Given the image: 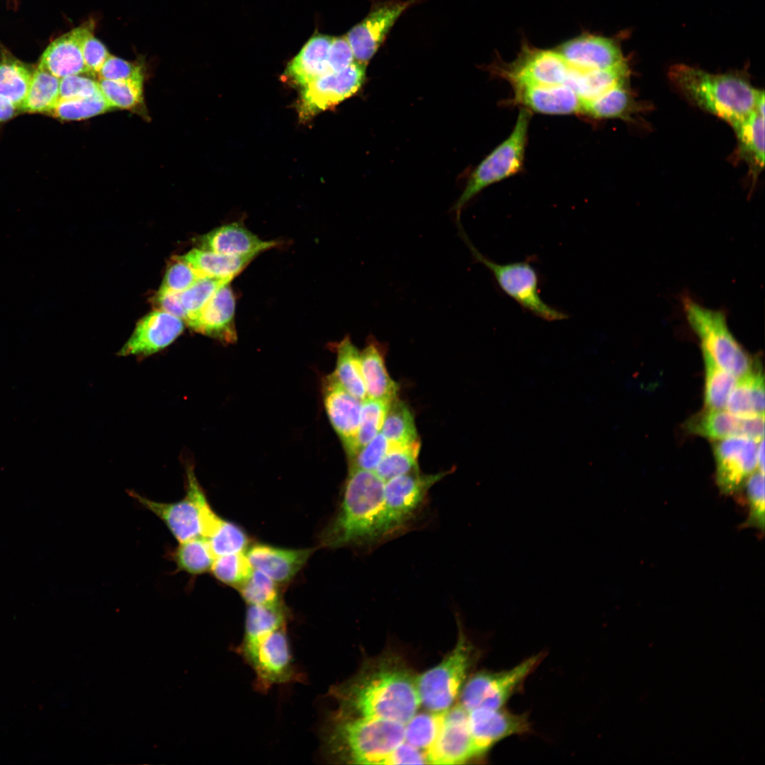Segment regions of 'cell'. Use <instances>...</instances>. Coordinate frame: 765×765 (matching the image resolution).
Segmentation results:
<instances>
[{
	"label": "cell",
	"mask_w": 765,
	"mask_h": 765,
	"mask_svg": "<svg viewBox=\"0 0 765 765\" xmlns=\"http://www.w3.org/2000/svg\"><path fill=\"white\" fill-rule=\"evenodd\" d=\"M747 494L749 503V526L764 528V473L756 470L747 479Z\"/></svg>",
	"instance_id": "51"
},
{
	"label": "cell",
	"mask_w": 765,
	"mask_h": 765,
	"mask_svg": "<svg viewBox=\"0 0 765 765\" xmlns=\"http://www.w3.org/2000/svg\"><path fill=\"white\" fill-rule=\"evenodd\" d=\"M683 310L701 349L722 368L740 378L753 369V361L730 332L726 315L720 310L707 308L692 298L682 299Z\"/></svg>",
	"instance_id": "6"
},
{
	"label": "cell",
	"mask_w": 765,
	"mask_h": 765,
	"mask_svg": "<svg viewBox=\"0 0 765 765\" xmlns=\"http://www.w3.org/2000/svg\"><path fill=\"white\" fill-rule=\"evenodd\" d=\"M445 711L415 714L404 724V742L425 751L431 747L442 727Z\"/></svg>",
	"instance_id": "42"
},
{
	"label": "cell",
	"mask_w": 765,
	"mask_h": 765,
	"mask_svg": "<svg viewBox=\"0 0 765 765\" xmlns=\"http://www.w3.org/2000/svg\"><path fill=\"white\" fill-rule=\"evenodd\" d=\"M556 50L570 66L582 70L607 69L625 62L613 40L593 34H582Z\"/></svg>",
	"instance_id": "23"
},
{
	"label": "cell",
	"mask_w": 765,
	"mask_h": 765,
	"mask_svg": "<svg viewBox=\"0 0 765 765\" xmlns=\"http://www.w3.org/2000/svg\"><path fill=\"white\" fill-rule=\"evenodd\" d=\"M336 364L332 373L339 384L352 395L363 401L367 398L363 380L361 351L348 336L336 344Z\"/></svg>",
	"instance_id": "36"
},
{
	"label": "cell",
	"mask_w": 765,
	"mask_h": 765,
	"mask_svg": "<svg viewBox=\"0 0 765 765\" xmlns=\"http://www.w3.org/2000/svg\"><path fill=\"white\" fill-rule=\"evenodd\" d=\"M385 346L370 336L361 351V368L367 397L392 402L397 384L390 377L385 363Z\"/></svg>",
	"instance_id": "29"
},
{
	"label": "cell",
	"mask_w": 765,
	"mask_h": 765,
	"mask_svg": "<svg viewBox=\"0 0 765 765\" xmlns=\"http://www.w3.org/2000/svg\"><path fill=\"white\" fill-rule=\"evenodd\" d=\"M449 473L445 471L425 475L417 469L385 482V538L406 526L423 504L431 487Z\"/></svg>",
	"instance_id": "11"
},
{
	"label": "cell",
	"mask_w": 765,
	"mask_h": 765,
	"mask_svg": "<svg viewBox=\"0 0 765 765\" xmlns=\"http://www.w3.org/2000/svg\"><path fill=\"white\" fill-rule=\"evenodd\" d=\"M183 321L162 310L151 312L136 327L118 355L147 356L171 344L183 332Z\"/></svg>",
	"instance_id": "20"
},
{
	"label": "cell",
	"mask_w": 765,
	"mask_h": 765,
	"mask_svg": "<svg viewBox=\"0 0 765 765\" xmlns=\"http://www.w3.org/2000/svg\"><path fill=\"white\" fill-rule=\"evenodd\" d=\"M513 102L528 110L549 115L580 113L582 101L565 84L555 86L514 85Z\"/></svg>",
	"instance_id": "24"
},
{
	"label": "cell",
	"mask_w": 765,
	"mask_h": 765,
	"mask_svg": "<svg viewBox=\"0 0 765 765\" xmlns=\"http://www.w3.org/2000/svg\"><path fill=\"white\" fill-rule=\"evenodd\" d=\"M274 241H264L238 222L217 227L201 239L203 249L229 256L257 255L276 246Z\"/></svg>",
	"instance_id": "27"
},
{
	"label": "cell",
	"mask_w": 765,
	"mask_h": 765,
	"mask_svg": "<svg viewBox=\"0 0 765 765\" xmlns=\"http://www.w3.org/2000/svg\"><path fill=\"white\" fill-rule=\"evenodd\" d=\"M110 108L101 91L89 97L60 98L51 113L64 120H80L103 113Z\"/></svg>",
	"instance_id": "45"
},
{
	"label": "cell",
	"mask_w": 765,
	"mask_h": 765,
	"mask_svg": "<svg viewBox=\"0 0 765 765\" xmlns=\"http://www.w3.org/2000/svg\"><path fill=\"white\" fill-rule=\"evenodd\" d=\"M276 584L262 572L253 569L249 577L237 589L248 605L283 604Z\"/></svg>",
	"instance_id": "47"
},
{
	"label": "cell",
	"mask_w": 765,
	"mask_h": 765,
	"mask_svg": "<svg viewBox=\"0 0 765 765\" xmlns=\"http://www.w3.org/2000/svg\"><path fill=\"white\" fill-rule=\"evenodd\" d=\"M427 764H459L478 757L468 725V711L460 703L445 712L441 731L425 752Z\"/></svg>",
	"instance_id": "17"
},
{
	"label": "cell",
	"mask_w": 765,
	"mask_h": 765,
	"mask_svg": "<svg viewBox=\"0 0 765 765\" xmlns=\"http://www.w3.org/2000/svg\"><path fill=\"white\" fill-rule=\"evenodd\" d=\"M245 662L254 670L255 684L261 691L294 680L295 672L286 625L265 636Z\"/></svg>",
	"instance_id": "14"
},
{
	"label": "cell",
	"mask_w": 765,
	"mask_h": 765,
	"mask_svg": "<svg viewBox=\"0 0 765 765\" xmlns=\"http://www.w3.org/2000/svg\"><path fill=\"white\" fill-rule=\"evenodd\" d=\"M380 432L387 440L388 447L404 446L419 440L412 411L397 398L390 403Z\"/></svg>",
	"instance_id": "38"
},
{
	"label": "cell",
	"mask_w": 765,
	"mask_h": 765,
	"mask_svg": "<svg viewBox=\"0 0 765 765\" xmlns=\"http://www.w3.org/2000/svg\"><path fill=\"white\" fill-rule=\"evenodd\" d=\"M427 764L426 754L421 750L404 742L387 758L385 764Z\"/></svg>",
	"instance_id": "58"
},
{
	"label": "cell",
	"mask_w": 765,
	"mask_h": 765,
	"mask_svg": "<svg viewBox=\"0 0 765 765\" xmlns=\"http://www.w3.org/2000/svg\"><path fill=\"white\" fill-rule=\"evenodd\" d=\"M642 108L628 84L616 86L590 100L582 101L580 113L594 119H633Z\"/></svg>",
	"instance_id": "33"
},
{
	"label": "cell",
	"mask_w": 765,
	"mask_h": 765,
	"mask_svg": "<svg viewBox=\"0 0 765 765\" xmlns=\"http://www.w3.org/2000/svg\"><path fill=\"white\" fill-rule=\"evenodd\" d=\"M207 540L215 557L244 552L249 543L246 533L241 527L223 519Z\"/></svg>",
	"instance_id": "50"
},
{
	"label": "cell",
	"mask_w": 765,
	"mask_h": 765,
	"mask_svg": "<svg viewBox=\"0 0 765 765\" xmlns=\"http://www.w3.org/2000/svg\"><path fill=\"white\" fill-rule=\"evenodd\" d=\"M495 69L512 86H555L565 84L570 66L556 49L541 50L524 45L514 62Z\"/></svg>",
	"instance_id": "12"
},
{
	"label": "cell",
	"mask_w": 765,
	"mask_h": 765,
	"mask_svg": "<svg viewBox=\"0 0 765 765\" xmlns=\"http://www.w3.org/2000/svg\"><path fill=\"white\" fill-rule=\"evenodd\" d=\"M459 234L474 259L483 264L493 275L500 289L522 308L548 322L563 320L567 315L547 304L540 297L539 278L536 268L528 261L497 264L484 256L473 245L458 222Z\"/></svg>",
	"instance_id": "7"
},
{
	"label": "cell",
	"mask_w": 765,
	"mask_h": 765,
	"mask_svg": "<svg viewBox=\"0 0 765 765\" xmlns=\"http://www.w3.org/2000/svg\"><path fill=\"white\" fill-rule=\"evenodd\" d=\"M60 81L38 67L33 72L29 89L21 109L28 113H51L60 98Z\"/></svg>",
	"instance_id": "39"
},
{
	"label": "cell",
	"mask_w": 765,
	"mask_h": 765,
	"mask_svg": "<svg viewBox=\"0 0 765 765\" xmlns=\"http://www.w3.org/2000/svg\"><path fill=\"white\" fill-rule=\"evenodd\" d=\"M418 0H388L375 4L347 33L355 60L367 64L384 42L400 16Z\"/></svg>",
	"instance_id": "15"
},
{
	"label": "cell",
	"mask_w": 765,
	"mask_h": 765,
	"mask_svg": "<svg viewBox=\"0 0 765 765\" xmlns=\"http://www.w3.org/2000/svg\"><path fill=\"white\" fill-rule=\"evenodd\" d=\"M332 37L313 35L299 53L288 63L285 74L295 84L305 86L316 79L328 74L327 55Z\"/></svg>",
	"instance_id": "30"
},
{
	"label": "cell",
	"mask_w": 765,
	"mask_h": 765,
	"mask_svg": "<svg viewBox=\"0 0 765 765\" xmlns=\"http://www.w3.org/2000/svg\"><path fill=\"white\" fill-rule=\"evenodd\" d=\"M33 72L17 59L4 57L0 60V96L21 108L28 91Z\"/></svg>",
	"instance_id": "41"
},
{
	"label": "cell",
	"mask_w": 765,
	"mask_h": 765,
	"mask_svg": "<svg viewBox=\"0 0 765 765\" xmlns=\"http://www.w3.org/2000/svg\"><path fill=\"white\" fill-rule=\"evenodd\" d=\"M202 277L190 265L176 256L174 263L168 268L159 290L180 293Z\"/></svg>",
	"instance_id": "52"
},
{
	"label": "cell",
	"mask_w": 765,
	"mask_h": 765,
	"mask_svg": "<svg viewBox=\"0 0 765 765\" xmlns=\"http://www.w3.org/2000/svg\"><path fill=\"white\" fill-rule=\"evenodd\" d=\"M757 470L764 473V438L759 441L757 452Z\"/></svg>",
	"instance_id": "61"
},
{
	"label": "cell",
	"mask_w": 765,
	"mask_h": 765,
	"mask_svg": "<svg viewBox=\"0 0 765 765\" xmlns=\"http://www.w3.org/2000/svg\"><path fill=\"white\" fill-rule=\"evenodd\" d=\"M18 107L8 99L0 96V123L11 119L16 113Z\"/></svg>",
	"instance_id": "60"
},
{
	"label": "cell",
	"mask_w": 765,
	"mask_h": 765,
	"mask_svg": "<svg viewBox=\"0 0 765 765\" xmlns=\"http://www.w3.org/2000/svg\"><path fill=\"white\" fill-rule=\"evenodd\" d=\"M255 256H229L203 249H193L177 258L190 265L203 277L232 280Z\"/></svg>",
	"instance_id": "34"
},
{
	"label": "cell",
	"mask_w": 765,
	"mask_h": 765,
	"mask_svg": "<svg viewBox=\"0 0 765 765\" xmlns=\"http://www.w3.org/2000/svg\"><path fill=\"white\" fill-rule=\"evenodd\" d=\"M82 55L89 74L98 75L103 63L110 55L105 45L96 38L93 33L84 42Z\"/></svg>",
	"instance_id": "57"
},
{
	"label": "cell",
	"mask_w": 765,
	"mask_h": 765,
	"mask_svg": "<svg viewBox=\"0 0 765 765\" xmlns=\"http://www.w3.org/2000/svg\"><path fill=\"white\" fill-rule=\"evenodd\" d=\"M336 715L375 718L406 724L420 706L416 677L402 659L383 654L364 663L351 679L335 686Z\"/></svg>",
	"instance_id": "1"
},
{
	"label": "cell",
	"mask_w": 765,
	"mask_h": 765,
	"mask_svg": "<svg viewBox=\"0 0 765 765\" xmlns=\"http://www.w3.org/2000/svg\"><path fill=\"white\" fill-rule=\"evenodd\" d=\"M388 442L383 434L378 433L368 443L348 458L349 468H358L374 472L386 455Z\"/></svg>",
	"instance_id": "53"
},
{
	"label": "cell",
	"mask_w": 765,
	"mask_h": 765,
	"mask_svg": "<svg viewBox=\"0 0 765 765\" xmlns=\"http://www.w3.org/2000/svg\"><path fill=\"white\" fill-rule=\"evenodd\" d=\"M530 111L520 110L510 135L486 157L471 174L465 188L455 203L456 222L462 209L484 188L518 173L523 165Z\"/></svg>",
	"instance_id": "9"
},
{
	"label": "cell",
	"mask_w": 765,
	"mask_h": 765,
	"mask_svg": "<svg viewBox=\"0 0 765 765\" xmlns=\"http://www.w3.org/2000/svg\"><path fill=\"white\" fill-rule=\"evenodd\" d=\"M92 19L52 41L42 53L38 67L58 79L89 74L84 62L82 46L86 38L94 33Z\"/></svg>",
	"instance_id": "22"
},
{
	"label": "cell",
	"mask_w": 765,
	"mask_h": 765,
	"mask_svg": "<svg viewBox=\"0 0 765 765\" xmlns=\"http://www.w3.org/2000/svg\"><path fill=\"white\" fill-rule=\"evenodd\" d=\"M234 310L235 299L228 283L213 294L191 328L197 332L232 343L237 340Z\"/></svg>",
	"instance_id": "26"
},
{
	"label": "cell",
	"mask_w": 765,
	"mask_h": 765,
	"mask_svg": "<svg viewBox=\"0 0 765 765\" xmlns=\"http://www.w3.org/2000/svg\"><path fill=\"white\" fill-rule=\"evenodd\" d=\"M629 76L630 69L626 62L607 69L582 70L570 66L565 85L582 101L594 98L616 86L628 84Z\"/></svg>",
	"instance_id": "31"
},
{
	"label": "cell",
	"mask_w": 765,
	"mask_h": 765,
	"mask_svg": "<svg viewBox=\"0 0 765 765\" xmlns=\"http://www.w3.org/2000/svg\"><path fill=\"white\" fill-rule=\"evenodd\" d=\"M167 556L174 562L176 572L196 576L211 570L215 558L205 538L199 537L181 543L169 550Z\"/></svg>",
	"instance_id": "37"
},
{
	"label": "cell",
	"mask_w": 765,
	"mask_h": 765,
	"mask_svg": "<svg viewBox=\"0 0 765 765\" xmlns=\"http://www.w3.org/2000/svg\"><path fill=\"white\" fill-rule=\"evenodd\" d=\"M419 440L404 446L388 447L386 455L374 472L386 482L395 477L419 469Z\"/></svg>",
	"instance_id": "43"
},
{
	"label": "cell",
	"mask_w": 765,
	"mask_h": 765,
	"mask_svg": "<svg viewBox=\"0 0 765 765\" xmlns=\"http://www.w3.org/2000/svg\"><path fill=\"white\" fill-rule=\"evenodd\" d=\"M390 403L368 397L363 400L354 455L381 431Z\"/></svg>",
	"instance_id": "49"
},
{
	"label": "cell",
	"mask_w": 765,
	"mask_h": 765,
	"mask_svg": "<svg viewBox=\"0 0 765 765\" xmlns=\"http://www.w3.org/2000/svg\"><path fill=\"white\" fill-rule=\"evenodd\" d=\"M691 433L713 440L747 437L760 441L764 436V415L744 416L724 409H708L690 419Z\"/></svg>",
	"instance_id": "21"
},
{
	"label": "cell",
	"mask_w": 765,
	"mask_h": 765,
	"mask_svg": "<svg viewBox=\"0 0 765 765\" xmlns=\"http://www.w3.org/2000/svg\"><path fill=\"white\" fill-rule=\"evenodd\" d=\"M384 485L373 471L349 468L339 509L322 533V545L336 548L385 539Z\"/></svg>",
	"instance_id": "2"
},
{
	"label": "cell",
	"mask_w": 765,
	"mask_h": 765,
	"mask_svg": "<svg viewBox=\"0 0 765 765\" xmlns=\"http://www.w3.org/2000/svg\"><path fill=\"white\" fill-rule=\"evenodd\" d=\"M99 92L98 81L83 74L68 76L60 81V98L89 97Z\"/></svg>",
	"instance_id": "54"
},
{
	"label": "cell",
	"mask_w": 765,
	"mask_h": 765,
	"mask_svg": "<svg viewBox=\"0 0 765 765\" xmlns=\"http://www.w3.org/2000/svg\"><path fill=\"white\" fill-rule=\"evenodd\" d=\"M311 553V549H285L255 544L246 555L253 569L262 572L276 583L284 584L297 574Z\"/></svg>",
	"instance_id": "25"
},
{
	"label": "cell",
	"mask_w": 765,
	"mask_h": 765,
	"mask_svg": "<svg viewBox=\"0 0 765 765\" xmlns=\"http://www.w3.org/2000/svg\"><path fill=\"white\" fill-rule=\"evenodd\" d=\"M231 279L202 277L187 290L179 293L181 302L186 313V322L191 328L199 314L213 295L222 286L231 282Z\"/></svg>",
	"instance_id": "44"
},
{
	"label": "cell",
	"mask_w": 765,
	"mask_h": 765,
	"mask_svg": "<svg viewBox=\"0 0 765 765\" xmlns=\"http://www.w3.org/2000/svg\"><path fill=\"white\" fill-rule=\"evenodd\" d=\"M731 127L737 139L735 159L747 164L754 184L764 166V115L753 110Z\"/></svg>",
	"instance_id": "28"
},
{
	"label": "cell",
	"mask_w": 765,
	"mask_h": 765,
	"mask_svg": "<svg viewBox=\"0 0 765 765\" xmlns=\"http://www.w3.org/2000/svg\"><path fill=\"white\" fill-rule=\"evenodd\" d=\"M727 401V411L744 416L764 415V381L759 370L738 378Z\"/></svg>",
	"instance_id": "35"
},
{
	"label": "cell",
	"mask_w": 765,
	"mask_h": 765,
	"mask_svg": "<svg viewBox=\"0 0 765 765\" xmlns=\"http://www.w3.org/2000/svg\"><path fill=\"white\" fill-rule=\"evenodd\" d=\"M322 385L324 409L348 459L356 451L363 401L344 388L332 373L324 379Z\"/></svg>",
	"instance_id": "18"
},
{
	"label": "cell",
	"mask_w": 765,
	"mask_h": 765,
	"mask_svg": "<svg viewBox=\"0 0 765 765\" xmlns=\"http://www.w3.org/2000/svg\"><path fill=\"white\" fill-rule=\"evenodd\" d=\"M154 302L158 310L186 321V313L181 302L179 293L159 290L154 297Z\"/></svg>",
	"instance_id": "59"
},
{
	"label": "cell",
	"mask_w": 765,
	"mask_h": 765,
	"mask_svg": "<svg viewBox=\"0 0 765 765\" xmlns=\"http://www.w3.org/2000/svg\"><path fill=\"white\" fill-rule=\"evenodd\" d=\"M210 571L220 582L237 589L249 577L253 567L246 554L238 552L215 557Z\"/></svg>",
	"instance_id": "48"
},
{
	"label": "cell",
	"mask_w": 765,
	"mask_h": 765,
	"mask_svg": "<svg viewBox=\"0 0 765 765\" xmlns=\"http://www.w3.org/2000/svg\"><path fill=\"white\" fill-rule=\"evenodd\" d=\"M705 366L704 401L708 409H724L737 378L702 350Z\"/></svg>",
	"instance_id": "40"
},
{
	"label": "cell",
	"mask_w": 765,
	"mask_h": 765,
	"mask_svg": "<svg viewBox=\"0 0 765 765\" xmlns=\"http://www.w3.org/2000/svg\"><path fill=\"white\" fill-rule=\"evenodd\" d=\"M286 625L283 604L278 606L248 605L242 641L238 652L246 660L260 641L273 630Z\"/></svg>",
	"instance_id": "32"
},
{
	"label": "cell",
	"mask_w": 765,
	"mask_h": 765,
	"mask_svg": "<svg viewBox=\"0 0 765 765\" xmlns=\"http://www.w3.org/2000/svg\"><path fill=\"white\" fill-rule=\"evenodd\" d=\"M543 658V654L540 653L509 669L476 673L465 683L460 695V704L468 711L476 708H503L538 667Z\"/></svg>",
	"instance_id": "10"
},
{
	"label": "cell",
	"mask_w": 765,
	"mask_h": 765,
	"mask_svg": "<svg viewBox=\"0 0 765 765\" xmlns=\"http://www.w3.org/2000/svg\"><path fill=\"white\" fill-rule=\"evenodd\" d=\"M366 67L355 60L344 69L323 75L303 86L298 106L300 118L310 119L355 94L365 81Z\"/></svg>",
	"instance_id": "13"
},
{
	"label": "cell",
	"mask_w": 765,
	"mask_h": 765,
	"mask_svg": "<svg viewBox=\"0 0 765 765\" xmlns=\"http://www.w3.org/2000/svg\"><path fill=\"white\" fill-rule=\"evenodd\" d=\"M100 90L111 108L131 109L143 96V78L124 81L99 79Z\"/></svg>",
	"instance_id": "46"
},
{
	"label": "cell",
	"mask_w": 765,
	"mask_h": 765,
	"mask_svg": "<svg viewBox=\"0 0 765 765\" xmlns=\"http://www.w3.org/2000/svg\"><path fill=\"white\" fill-rule=\"evenodd\" d=\"M468 725L478 756L502 740L526 733L531 729L527 715L513 713L502 708L469 710Z\"/></svg>",
	"instance_id": "19"
},
{
	"label": "cell",
	"mask_w": 765,
	"mask_h": 765,
	"mask_svg": "<svg viewBox=\"0 0 765 765\" xmlns=\"http://www.w3.org/2000/svg\"><path fill=\"white\" fill-rule=\"evenodd\" d=\"M354 61V55L346 35L332 38L327 55L329 74L340 72Z\"/></svg>",
	"instance_id": "56"
},
{
	"label": "cell",
	"mask_w": 765,
	"mask_h": 765,
	"mask_svg": "<svg viewBox=\"0 0 765 765\" xmlns=\"http://www.w3.org/2000/svg\"><path fill=\"white\" fill-rule=\"evenodd\" d=\"M404 742V724L375 718L336 715L324 735L329 757L356 764H385Z\"/></svg>",
	"instance_id": "4"
},
{
	"label": "cell",
	"mask_w": 765,
	"mask_h": 765,
	"mask_svg": "<svg viewBox=\"0 0 765 765\" xmlns=\"http://www.w3.org/2000/svg\"><path fill=\"white\" fill-rule=\"evenodd\" d=\"M669 78L692 104L730 126L754 110L761 91L742 74H713L684 64L672 67Z\"/></svg>",
	"instance_id": "3"
},
{
	"label": "cell",
	"mask_w": 765,
	"mask_h": 765,
	"mask_svg": "<svg viewBox=\"0 0 765 765\" xmlns=\"http://www.w3.org/2000/svg\"><path fill=\"white\" fill-rule=\"evenodd\" d=\"M186 482L184 497L173 502H157L136 492H128L164 523L178 543L199 537L208 538L222 521L210 507L191 466L186 468Z\"/></svg>",
	"instance_id": "5"
},
{
	"label": "cell",
	"mask_w": 765,
	"mask_h": 765,
	"mask_svg": "<svg viewBox=\"0 0 765 765\" xmlns=\"http://www.w3.org/2000/svg\"><path fill=\"white\" fill-rule=\"evenodd\" d=\"M98 76L99 79L113 81L143 78L140 67L111 55L103 63Z\"/></svg>",
	"instance_id": "55"
},
{
	"label": "cell",
	"mask_w": 765,
	"mask_h": 765,
	"mask_svg": "<svg viewBox=\"0 0 765 765\" xmlns=\"http://www.w3.org/2000/svg\"><path fill=\"white\" fill-rule=\"evenodd\" d=\"M760 441L742 436L717 440L713 446V453L716 482L721 492L725 494L733 493L757 470Z\"/></svg>",
	"instance_id": "16"
},
{
	"label": "cell",
	"mask_w": 765,
	"mask_h": 765,
	"mask_svg": "<svg viewBox=\"0 0 765 765\" xmlns=\"http://www.w3.org/2000/svg\"><path fill=\"white\" fill-rule=\"evenodd\" d=\"M475 657V647L460 628L453 650L438 664L416 677L420 703L431 712L450 708Z\"/></svg>",
	"instance_id": "8"
}]
</instances>
